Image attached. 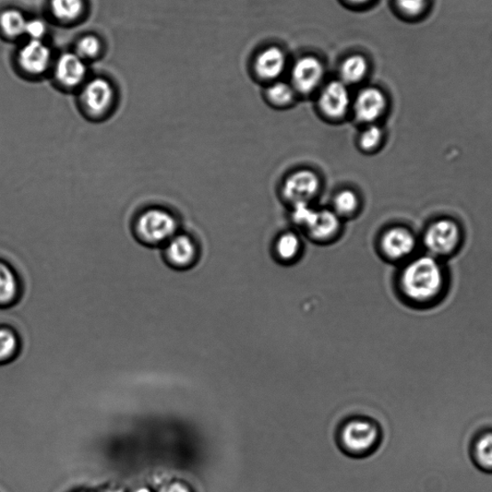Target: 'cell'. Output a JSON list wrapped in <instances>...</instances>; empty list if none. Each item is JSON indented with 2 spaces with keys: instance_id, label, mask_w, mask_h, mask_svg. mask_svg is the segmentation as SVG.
Here are the masks:
<instances>
[{
  "instance_id": "obj_1",
  "label": "cell",
  "mask_w": 492,
  "mask_h": 492,
  "mask_svg": "<svg viewBox=\"0 0 492 492\" xmlns=\"http://www.w3.org/2000/svg\"><path fill=\"white\" fill-rule=\"evenodd\" d=\"M399 286L403 303L418 310L430 309L447 295V275L438 258L419 256L407 263Z\"/></svg>"
},
{
  "instance_id": "obj_2",
  "label": "cell",
  "mask_w": 492,
  "mask_h": 492,
  "mask_svg": "<svg viewBox=\"0 0 492 492\" xmlns=\"http://www.w3.org/2000/svg\"><path fill=\"white\" fill-rule=\"evenodd\" d=\"M133 232L142 245L163 247L179 233V222L170 210L153 206L139 213L134 220Z\"/></svg>"
},
{
  "instance_id": "obj_3",
  "label": "cell",
  "mask_w": 492,
  "mask_h": 492,
  "mask_svg": "<svg viewBox=\"0 0 492 492\" xmlns=\"http://www.w3.org/2000/svg\"><path fill=\"white\" fill-rule=\"evenodd\" d=\"M116 93L112 84L102 77L86 81L79 95L80 109L93 122L103 121L115 108Z\"/></svg>"
},
{
  "instance_id": "obj_4",
  "label": "cell",
  "mask_w": 492,
  "mask_h": 492,
  "mask_svg": "<svg viewBox=\"0 0 492 492\" xmlns=\"http://www.w3.org/2000/svg\"><path fill=\"white\" fill-rule=\"evenodd\" d=\"M462 241L459 224L449 219L432 223L424 233L423 244L428 254L436 258L449 256Z\"/></svg>"
},
{
  "instance_id": "obj_5",
  "label": "cell",
  "mask_w": 492,
  "mask_h": 492,
  "mask_svg": "<svg viewBox=\"0 0 492 492\" xmlns=\"http://www.w3.org/2000/svg\"><path fill=\"white\" fill-rule=\"evenodd\" d=\"M319 176L311 170H299L285 179L282 186L283 198L294 206L296 203L310 202L319 193Z\"/></svg>"
},
{
  "instance_id": "obj_6",
  "label": "cell",
  "mask_w": 492,
  "mask_h": 492,
  "mask_svg": "<svg viewBox=\"0 0 492 492\" xmlns=\"http://www.w3.org/2000/svg\"><path fill=\"white\" fill-rule=\"evenodd\" d=\"M380 439V428L367 420H354L344 427L342 434L344 448L353 454L374 450Z\"/></svg>"
},
{
  "instance_id": "obj_7",
  "label": "cell",
  "mask_w": 492,
  "mask_h": 492,
  "mask_svg": "<svg viewBox=\"0 0 492 492\" xmlns=\"http://www.w3.org/2000/svg\"><path fill=\"white\" fill-rule=\"evenodd\" d=\"M162 255L173 269L187 270L197 262L198 248L193 238L179 232L162 247Z\"/></svg>"
},
{
  "instance_id": "obj_8",
  "label": "cell",
  "mask_w": 492,
  "mask_h": 492,
  "mask_svg": "<svg viewBox=\"0 0 492 492\" xmlns=\"http://www.w3.org/2000/svg\"><path fill=\"white\" fill-rule=\"evenodd\" d=\"M88 75L87 62L76 52L60 56L54 67V77L60 86L71 90L83 86Z\"/></svg>"
},
{
  "instance_id": "obj_9",
  "label": "cell",
  "mask_w": 492,
  "mask_h": 492,
  "mask_svg": "<svg viewBox=\"0 0 492 492\" xmlns=\"http://www.w3.org/2000/svg\"><path fill=\"white\" fill-rule=\"evenodd\" d=\"M324 116L338 119L350 111L352 105L351 95L343 81H332L322 90L319 101Z\"/></svg>"
},
{
  "instance_id": "obj_10",
  "label": "cell",
  "mask_w": 492,
  "mask_h": 492,
  "mask_svg": "<svg viewBox=\"0 0 492 492\" xmlns=\"http://www.w3.org/2000/svg\"><path fill=\"white\" fill-rule=\"evenodd\" d=\"M415 235L404 227H392L381 238L383 254L391 261H404L410 258L416 248Z\"/></svg>"
},
{
  "instance_id": "obj_11",
  "label": "cell",
  "mask_w": 492,
  "mask_h": 492,
  "mask_svg": "<svg viewBox=\"0 0 492 492\" xmlns=\"http://www.w3.org/2000/svg\"><path fill=\"white\" fill-rule=\"evenodd\" d=\"M52 52L44 41L28 40L18 54L20 69L30 76H41L51 67Z\"/></svg>"
},
{
  "instance_id": "obj_12",
  "label": "cell",
  "mask_w": 492,
  "mask_h": 492,
  "mask_svg": "<svg viewBox=\"0 0 492 492\" xmlns=\"http://www.w3.org/2000/svg\"><path fill=\"white\" fill-rule=\"evenodd\" d=\"M324 77L323 65L314 56H304L297 60L292 69L293 88L308 94L314 92Z\"/></svg>"
},
{
  "instance_id": "obj_13",
  "label": "cell",
  "mask_w": 492,
  "mask_h": 492,
  "mask_svg": "<svg viewBox=\"0 0 492 492\" xmlns=\"http://www.w3.org/2000/svg\"><path fill=\"white\" fill-rule=\"evenodd\" d=\"M387 100L376 88H367L359 92L353 103L355 117L359 123L375 125L385 113Z\"/></svg>"
},
{
  "instance_id": "obj_14",
  "label": "cell",
  "mask_w": 492,
  "mask_h": 492,
  "mask_svg": "<svg viewBox=\"0 0 492 492\" xmlns=\"http://www.w3.org/2000/svg\"><path fill=\"white\" fill-rule=\"evenodd\" d=\"M341 230V218L332 209H318L316 217L306 231L318 242H328Z\"/></svg>"
},
{
  "instance_id": "obj_15",
  "label": "cell",
  "mask_w": 492,
  "mask_h": 492,
  "mask_svg": "<svg viewBox=\"0 0 492 492\" xmlns=\"http://www.w3.org/2000/svg\"><path fill=\"white\" fill-rule=\"evenodd\" d=\"M286 64L284 52L278 46H270L258 55L255 69L261 78L271 80L278 78L284 73Z\"/></svg>"
},
{
  "instance_id": "obj_16",
  "label": "cell",
  "mask_w": 492,
  "mask_h": 492,
  "mask_svg": "<svg viewBox=\"0 0 492 492\" xmlns=\"http://www.w3.org/2000/svg\"><path fill=\"white\" fill-rule=\"evenodd\" d=\"M20 293V280L8 263L0 261V305L14 302Z\"/></svg>"
},
{
  "instance_id": "obj_17",
  "label": "cell",
  "mask_w": 492,
  "mask_h": 492,
  "mask_svg": "<svg viewBox=\"0 0 492 492\" xmlns=\"http://www.w3.org/2000/svg\"><path fill=\"white\" fill-rule=\"evenodd\" d=\"M472 454L480 470L492 472V430L483 432L475 439Z\"/></svg>"
},
{
  "instance_id": "obj_18",
  "label": "cell",
  "mask_w": 492,
  "mask_h": 492,
  "mask_svg": "<svg viewBox=\"0 0 492 492\" xmlns=\"http://www.w3.org/2000/svg\"><path fill=\"white\" fill-rule=\"evenodd\" d=\"M367 59L359 54L347 57L343 62L340 69L341 78L346 85L362 81L367 74Z\"/></svg>"
},
{
  "instance_id": "obj_19",
  "label": "cell",
  "mask_w": 492,
  "mask_h": 492,
  "mask_svg": "<svg viewBox=\"0 0 492 492\" xmlns=\"http://www.w3.org/2000/svg\"><path fill=\"white\" fill-rule=\"evenodd\" d=\"M85 10L84 0H51V11L59 21L70 23L77 20Z\"/></svg>"
},
{
  "instance_id": "obj_20",
  "label": "cell",
  "mask_w": 492,
  "mask_h": 492,
  "mask_svg": "<svg viewBox=\"0 0 492 492\" xmlns=\"http://www.w3.org/2000/svg\"><path fill=\"white\" fill-rule=\"evenodd\" d=\"M28 19L16 9H8L0 15V28L11 39L26 35Z\"/></svg>"
},
{
  "instance_id": "obj_21",
  "label": "cell",
  "mask_w": 492,
  "mask_h": 492,
  "mask_svg": "<svg viewBox=\"0 0 492 492\" xmlns=\"http://www.w3.org/2000/svg\"><path fill=\"white\" fill-rule=\"evenodd\" d=\"M302 251V241L294 232H285L276 239L275 254L283 262L295 260Z\"/></svg>"
},
{
  "instance_id": "obj_22",
  "label": "cell",
  "mask_w": 492,
  "mask_h": 492,
  "mask_svg": "<svg viewBox=\"0 0 492 492\" xmlns=\"http://www.w3.org/2000/svg\"><path fill=\"white\" fill-rule=\"evenodd\" d=\"M333 206V210L341 219L347 218L358 211L359 199L354 190L345 189L335 197Z\"/></svg>"
},
{
  "instance_id": "obj_23",
  "label": "cell",
  "mask_w": 492,
  "mask_h": 492,
  "mask_svg": "<svg viewBox=\"0 0 492 492\" xmlns=\"http://www.w3.org/2000/svg\"><path fill=\"white\" fill-rule=\"evenodd\" d=\"M295 91L290 84L276 82L267 90L268 101L275 106L283 107L294 100Z\"/></svg>"
},
{
  "instance_id": "obj_24",
  "label": "cell",
  "mask_w": 492,
  "mask_h": 492,
  "mask_svg": "<svg viewBox=\"0 0 492 492\" xmlns=\"http://www.w3.org/2000/svg\"><path fill=\"white\" fill-rule=\"evenodd\" d=\"M383 141V132L377 125H368L359 137V147L367 152L379 149Z\"/></svg>"
},
{
  "instance_id": "obj_25",
  "label": "cell",
  "mask_w": 492,
  "mask_h": 492,
  "mask_svg": "<svg viewBox=\"0 0 492 492\" xmlns=\"http://www.w3.org/2000/svg\"><path fill=\"white\" fill-rule=\"evenodd\" d=\"M102 50L101 42L98 37H95L93 35L85 36V37L81 38L76 49V53L87 62L90 60L97 58Z\"/></svg>"
},
{
  "instance_id": "obj_26",
  "label": "cell",
  "mask_w": 492,
  "mask_h": 492,
  "mask_svg": "<svg viewBox=\"0 0 492 492\" xmlns=\"http://www.w3.org/2000/svg\"><path fill=\"white\" fill-rule=\"evenodd\" d=\"M317 212L318 209L310 202L296 203L293 206L292 220L297 226L306 230L315 219Z\"/></svg>"
},
{
  "instance_id": "obj_27",
  "label": "cell",
  "mask_w": 492,
  "mask_h": 492,
  "mask_svg": "<svg viewBox=\"0 0 492 492\" xmlns=\"http://www.w3.org/2000/svg\"><path fill=\"white\" fill-rule=\"evenodd\" d=\"M18 342L15 335L7 329H0V362L13 356Z\"/></svg>"
},
{
  "instance_id": "obj_28",
  "label": "cell",
  "mask_w": 492,
  "mask_h": 492,
  "mask_svg": "<svg viewBox=\"0 0 492 492\" xmlns=\"http://www.w3.org/2000/svg\"><path fill=\"white\" fill-rule=\"evenodd\" d=\"M47 32L46 23L39 19L28 20L26 35L28 40L43 41Z\"/></svg>"
},
{
  "instance_id": "obj_29",
  "label": "cell",
  "mask_w": 492,
  "mask_h": 492,
  "mask_svg": "<svg viewBox=\"0 0 492 492\" xmlns=\"http://www.w3.org/2000/svg\"><path fill=\"white\" fill-rule=\"evenodd\" d=\"M427 0H396V4L407 15H417L422 12Z\"/></svg>"
},
{
  "instance_id": "obj_30",
  "label": "cell",
  "mask_w": 492,
  "mask_h": 492,
  "mask_svg": "<svg viewBox=\"0 0 492 492\" xmlns=\"http://www.w3.org/2000/svg\"><path fill=\"white\" fill-rule=\"evenodd\" d=\"M160 492H190V490L187 487L176 483L163 488Z\"/></svg>"
},
{
  "instance_id": "obj_31",
  "label": "cell",
  "mask_w": 492,
  "mask_h": 492,
  "mask_svg": "<svg viewBox=\"0 0 492 492\" xmlns=\"http://www.w3.org/2000/svg\"><path fill=\"white\" fill-rule=\"evenodd\" d=\"M350 2L352 4H365L368 2V0H350Z\"/></svg>"
},
{
  "instance_id": "obj_32",
  "label": "cell",
  "mask_w": 492,
  "mask_h": 492,
  "mask_svg": "<svg viewBox=\"0 0 492 492\" xmlns=\"http://www.w3.org/2000/svg\"><path fill=\"white\" fill-rule=\"evenodd\" d=\"M136 492H150L148 488H140Z\"/></svg>"
}]
</instances>
